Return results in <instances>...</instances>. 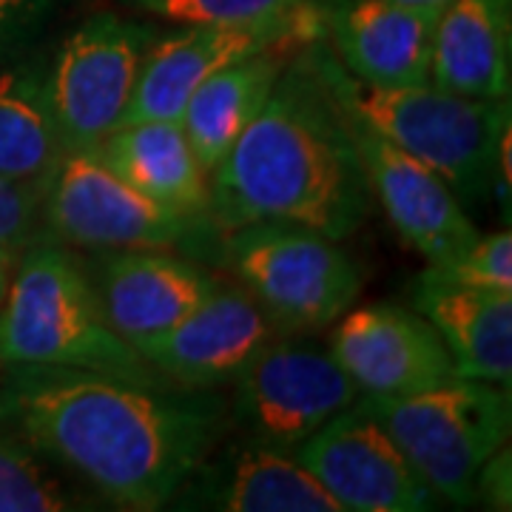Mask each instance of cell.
<instances>
[{
  "mask_svg": "<svg viewBox=\"0 0 512 512\" xmlns=\"http://www.w3.org/2000/svg\"><path fill=\"white\" fill-rule=\"evenodd\" d=\"M0 419L117 510H163L220 444L228 404L214 390L74 367H15Z\"/></svg>",
  "mask_w": 512,
  "mask_h": 512,
  "instance_id": "obj_1",
  "label": "cell"
},
{
  "mask_svg": "<svg viewBox=\"0 0 512 512\" xmlns=\"http://www.w3.org/2000/svg\"><path fill=\"white\" fill-rule=\"evenodd\" d=\"M208 217L222 234L256 222L350 237L370 217V185L319 40L285 63L231 151L211 171Z\"/></svg>",
  "mask_w": 512,
  "mask_h": 512,
  "instance_id": "obj_2",
  "label": "cell"
},
{
  "mask_svg": "<svg viewBox=\"0 0 512 512\" xmlns=\"http://www.w3.org/2000/svg\"><path fill=\"white\" fill-rule=\"evenodd\" d=\"M0 367H74L168 382L111 330L89 265L49 234L18 256L0 305Z\"/></svg>",
  "mask_w": 512,
  "mask_h": 512,
  "instance_id": "obj_3",
  "label": "cell"
},
{
  "mask_svg": "<svg viewBox=\"0 0 512 512\" xmlns=\"http://www.w3.org/2000/svg\"><path fill=\"white\" fill-rule=\"evenodd\" d=\"M328 72L336 92L365 123L404 154L427 165L461 205H481L493 188L498 137L510 123L507 100H476L439 86L382 89L350 77L328 49Z\"/></svg>",
  "mask_w": 512,
  "mask_h": 512,
  "instance_id": "obj_4",
  "label": "cell"
},
{
  "mask_svg": "<svg viewBox=\"0 0 512 512\" xmlns=\"http://www.w3.org/2000/svg\"><path fill=\"white\" fill-rule=\"evenodd\" d=\"M359 410L393 439L433 495L456 507L476 504L478 470L510 436V387L464 376L407 396H365Z\"/></svg>",
  "mask_w": 512,
  "mask_h": 512,
  "instance_id": "obj_5",
  "label": "cell"
},
{
  "mask_svg": "<svg viewBox=\"0 0 512 512\" xmlns=\"http://www.w3.org/2000/svg\"><path fill=\"white\" fill-rule=\"evenodd\" d=\"M46 234L83 251H177L220 262L222 231L211 217H188L148 200L92 148H66L40 188Z\"/></svg>",
  "mask_w": 512,
  "mask_h": 512,
  "instance_id": "obj_6",
  "label": "cell"
},
{
  "mask_svg": "<svg viewBox=\"0 0 512 512\" xmlns=\"http://www.w3.org/2000/svg\"><path fill=\"white\" fill-rule=\"evenodd\" d=\"M339 239L256 222L222 237V262L282 336L333 325L362 291V268Z\"/></svg>",
  "mask_w": 512,
  "mask_h": 512,
  "instance_id": "obj_7",
  "label": "cell"
},
{
  "mask_svg": "<svg viewBox=\"0 0 512 512\" xmlns=\"http://www.w3.org/2000/svg\"><path fill=\"white\" fill-rule=\"evenodd\" d=\"M328 15L330 9L322 3L299 0L274 18L254 23L183 26L174 35L154 37L123 123L180 120L188 97L205 77L259 52L296 55L308 49L328 37Z\"/></svg>",
  "mask_w": 512,
  "mask_h": 512,
  "instance_id": "obj_8",
  "label": "cell"
},
{
  "mask_svg": "<svg viewBox=\"0 0 512 512\" xmlns=\"http://www.w3.org/2000/svg\"><path fill=\"white\" fill-rule=\"evenodd\" d=\"M154 29L97 12L66 37L46 66V89L63 146L94 148L123 123Z\"/></svg>",
  "mask_w": 512,
  "mask_h": 512,
  "instance_id": "obj_9",
  "label": "cell"
},
{
  "mask_svg": "<svg viewBox=\"0 0 512 512\" xmlns=\"http://www.w3.org/2000/svg\"><path fill=\"white\" fill-rule=\"evenodd\" d=\"M356 393L330 350L274 339L237 379L231 416L248 441L293 453L330 416L356 402Z\"/></svg>",
  "mask_w": 512,
  "mask_h": 512,
  "instance_id": "obj_10",
  "label": "cell"
},
{
  "mask_svg": "<svg viewBox=\"0 0 512 512\" xmlns=\"http://www.w3.org/2000/svg\"><path fill=\"white\" fill-rule=\"evenodd\" d=\"M293 453L345 512H424L436 507L433 490L359 407L330 416Z\"/></svg>",
  "mask_w": 512,
  "mask_h": 512,
  "instance_id": "obj_11",
  "label": "cell"
},
{
  "mask_svg": "<svg viewBox=\"0 0 512 512\" xmlns=\"http://www.w3.org/2000/svg\"><path fill=\"white\" fill-rule=\"evenodd\" d=\"M279 336L268 313L239 282H222L171 330L140 350L168 382L188 390H217L237 382Z\"/></svg>",
  "mask_w": 512,
  "mask_h": 512,
  "instance_id": "obj_12",
  "label": "cell"
},
{
  "mask_svg": "<svg viewBox=\"0 0 512 512\" xmlns=\"http://www.w3.org/2000/svg\"><path fill=\"white\" fill-rule=\"evenodd\" d=\"M348 117L370 194L379 200L396 234L430 265H447L458 259L478 231L456 194L427 165L393 146L356 111L348 109Z\"/></svg>",
  "mask_w": 512,
  "mask_h": 512,
  "instance_id": "obj_13",
  "label": "cell"
},
{
  "mask_svg": "<svg viewBox=\"0 0 512 512\" xmlns=\"http://www.w3.org/2000/svg\"><path fill=\"white\" fill-rule=\"evenodd\" d=\"M339 319L330 356L365 396H407L458 376L450 350L419 311L379 302Z\"/></svg>",
  "mask_w": 512,
  "mask_h": 512,
  "instance_id": "obj_14",
  "label": "cell"
},
{
  "mask_svg": "<svg viewBox=\"0 0 512 512\" xmlns=\"http://www.w3.org/2000/svg\"><path fill=\"white\" fill-rule=\"evenodd\" d=\"M89 274L106 322L137 353L220 285L197 259L151 248L106 251Z\"/></svg>",
  "mask_w": 512,
  "mask_h": 512,
  "instance_id": "obj_15",
  "label": "cell"
},
{
  "mask_svg": "<svg viewBox=\"0 0 512 512\" xmlns=\"http://www.w3.org/2000/svg\"><path fill=\"white\" fill-rule=\"evenodd\" d=\"M439 15L396 0H348L330 9L325 40L339 66L359 83L427 86Z\"/></svg>",
  "mask_w": 512,
  "mask_h": 512,
  "instance_id": "obj_16",
  "label": "cell"
},
{
  "mask_svg": "<svg viewBox=\"0 0 512 512\" xmlns=\"http://www.w3.org/2000/svg\"><path fill=\"white\" fill-rule=\"evenodd\" d=\"M174 501L188 510L345 512L291 453L254 441L211 453Z\"/></svg>",
  "mask_w": 512,
  "mask_h": 512,
  "instance_id": "obj_17",
  "label": "cell"
},
{
  "mask_svg": "<svg viewBox=\"0 0 512 512\" xmlns=\"http://www.w3.org/2000/svg\"><path fill=\"white\" fill-rule=\"evenodd\" d=\"M413 308L436 328L456 373L510 387L512 291L453 282L427 268L410 288Z\"/></svg>",
  "mask_w": 512,
  "mask_h": 512,
  "instance_id": "obj_18",
  "label": "cell"
},
{
  "mask_svg": "<svg viewBox=\"0 0 512 512\" xmlns=\"http://www.w3.org/2000/svg\"><path fill=\"white\" fill-rule=\"evenodd\" d=\"M512 77V0H450L433 37L430 83L444 92L507 100Z\"/></svg>",
  "mask_w": 512,
  "mask_h": 512,
  "instance_id": "obj_19",
  "label": "cell"
},
{
  "mask_svg": "<svg viewBox=\"0 0 512 512\" xmlns=\"http://www.w3.org/2000/svg\"><path fill=\"white\" fill-rule=\"evenodd\" d=\"M94 154L131 188L165 208L208 217L211 185L180 120H134L109 131Z\"/></svg>",
  "mask_w": 512,
  "mask_h": 512,
  "instance_id": "obj_20",
  "label": "cell"
},
{
  "mask_svg": "<svg viewBox=\"0 0 512 512\" xmlns=\"http://www.w3.org/2000/svg\"><path fill=\"white\" fill-rule=\"evenodd\" d=\"M291 57L282 52L242 57L205 77L188 97L180 123L208 174L217 168V163L237 143L239 134L265 106Z\"/></svg>",
  "mask_w": 512,
  "mask_h": 512,
  "instance_id": "obj_21",
  "label": "cell"
},
{
  "mask_svg": "<svg viewBox=\"0 0 512 512\" xmlns=\"http://www.w3.org/2000/svg\"><path fill=\"white\" fill-rule=\"evenodd\" d=\"M63 151L46 66L37 60L0 66V174L43 188Z\"/></svg>",
  "mask_w": 512,
  "mask_h": 512,
  "instance_id": "obj_22",
  "label": "cell"
},
{
  "mask_svg": "<svg viewBox=\"0 0 512 512\" xmlns=\"http://www.w3.org/2000/svg\"><path fill=\"white\" fill-rule=\"evenodd\" d=\"M94 493L0 419V512L94 510Z\"/></svg>",
  "mask_w": 512,
  "mask_h": 512,
  "instance_id": "obj_23",
  "label": "cell"
},
{
  "mask_svg": "<svg viewBox=\"0 0 512 512\" xmlns=\"http://www.w3.org/2000/svg\"><path fill=\"white\" fill-rule=\"evenodd\" d=\"M123 3L171 23L205 26V23H254V20L274 18L299 0H123Z\"/></svg>",
  "mask_w": 512,
  "mask_h": 512,
  "instance_id": "obj_24",
  "label": "cell"
},
{
  "mask_svg": "<svg viewBox=\"0 0 512 512\" xmlns=\"http://www.w3.org/2000/svg\"><path fill=\"white\" fill-rule=\"evenodd\" d=\"M436 274L453 282L512 291V234L495 231L490 237H476L464 254L447 265H430Z\"/></svg>",
  "mask_w": 512,
  "mask_h": 512,
  "instance_id": "obj_25",
  "label": "cell"
},
{
  "mask_svg": "<svg viewBox=\"0 0 512 512\" xmlns=\"http://www.w3.org/2000/svg\"><path fill=\"white\" fill-rule=\"evenodd\" d=\"M46 234L40 188L0 174V245L20 254Z\"/></svg>",
  "mask_w": 512,
  "mask_h": 512,
  "instance_id": "obj_26",
  "label": "cell"
},
{
  "mask_svg": "<svg viewBox=\"0 0 512 512\" xmlns=\"http://www.w3.org/2000/svg\"><path fill=\"white\" fill-rule=\"evenodd\" d=\"M57 3L60 0H0V57L37 35Z\"/></svg>",
  "mask_w": 512,
  "mask_h": 512,
  "instance_id": "obj_27",
  "label": "cell"
},
{
  "mask_svg": "<svg viewBox=\"0 0 512 512\" xmlns=\"http://www.w3.org/2000/svg\"><path fill=\"white\" fill-rule=\"evenodd\" d=\"M510 453L507 447L498 450L484 461L476 478V501L493 507V510H510Z\"/></svg>",
  "mask_w": 512,
  "mask_h": 512,
  "instance_id": "obj_28",
  "label": "cell"
},
{
  "mask_svg": "<svg viewBox=\"0 0 512 512\" xmlns=\"http://www.w3.org/2000/svg\"><path fill=\"white\" fill-rule=\"evenodd\" d=\"M512 128L510 123L504 126L501 137H498V148H495L493 160V185L498 188V197L504 202V214L510 217V188H512Z\"/></svg>",
  "mask_w": 512,
  "mask_h": 512,
  "instance_id": "obj_29",
  "label": "cell"
},
{
  "mask_svg": "<svg viewBox=\"0 0 512 512\" xmlns=\"http://www.w3.org/2000/svg\"><path fill=\"white\" fill-rule=\"evenodd\" d=\"M18 256L20 254H15V251H9V248L0 245V305H3L6 291H9V282H12V274H15Z\"/></svg>",
  "mask_w": 512,
  "mask_h": 512,
  "instance_id": "obj_30",
  "label": "cell"
},
{
  "mask_svg": "<svg viewBox=\"0 0 512 512\" xmlns=\"http://www.w3.org/2000/svg\"><path fill=\"white\" fill-rule=\"evenodd\" d=\"M404 6H416V9H430V12H441L450 0H396Z\"/></svg>",
  "mask_w": 512,
  "mask_h": 512,
  "instance_id": "obj_31",
  "label": "cell"
}]
</instances>
